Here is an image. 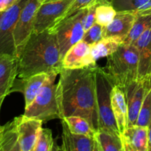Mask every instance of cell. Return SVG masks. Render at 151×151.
<instances>
[{"mask_svg":"<svg viewBox=\"0 0 151 151\" xmlns=\"http://www.w3.org/2000/svg\"><path fill=\"white\" fill-rule=\"evenodd\" d=\"M96 66L62 69L57 83L56 98L60 119L78 116L86 119L97 132L99 116L96 97Z\"/></svg>","mask_w":151,"mask_h":151,"instance_id":"cell-1","label":"cell"},{"mask_svg":"<svg viewBox=\"0 0 151 151\" xmlns=\"http://www.w3.org/2000/svg\"><path fill=\"white\" fill-rule=\"evenodd\" d=\"M18 62L19 78L39 73L60 74L63 67L55 32L49 29L32 33L18 57Z\"/></svg>","mask_w":151,"mask_h":151,"instance_id":"cell-2","label":"cell"},{"mask_svg":"<svg viewBox=\"0 0 151 151\" xmlns=\"http://www.w3.org/2000/svg\"><path fill=\"white\" fill-rule=\"evenodd\" d=\"M106 69L114 85L125 93L138 80L139 52L136 46L121 44L115 52L107 57Z\"/></svg>","mask_w":151,"mask_h":151,"instance_id":"cell-3","label":"cell"},{"mask_svg":"<svg viewBox=\"0 0 151 151\" xmlns=\"http://www.w3.org/2000/svg\"><path fill=\"white\" fill-rule=\"evenodd\" d=\"M96 97L99 116V131L121 135L116 126L111 108V91L114 83L105 69L96 66Z\"/></svg>","mask_w":151,"mask_h":151,"instance_id":"cell-4","label":"cell"},{"mask_svg":"<svg viewBox=\"0 0 151 151\" xmlns=\"http://www.w3.org/2000/svg\"><path fill=\"white\" fill-rule=\"evenodd\" d=\"M57 74H51L34 101L25 108L24 115L27 117L41 120L42 122L60 119L58 104L56 98L57 84L55 81Z\"/></svg>","mask_w":151,"mask_h":151,"instance_id":"cell-5","label":"cell"},{"mask_svg":"<svg viewBox=\"0 0 151 151\" xmlns=\"http://www.w3.org/2000/svg\"><path fill=\"white\" fill-rule=\"evenodd\" d=\"M87 11L88 7L82 9L51 28L56 33L62 60L68 50L83 38V21Z\"/></svg>","mask_w":151,"mask_h":151,"instance_id":"cell-6","label":"cell"},{"mask_svg":"<svg viewBox=\"0 0 151 151\" xmlns=\"http://www.w3.org/2000/svg\"><path fill=\"white\" fill-rule=\"evenodd\" d=\"M43 3L44 0H27L21 11L14 29V42L17 58L33 33L35 16Z\"/></svg>","mask_w":151,"mask_h":151,"instance_id":"cell-7","label":"cell"},{"mask_svg":"<svg viewBox=\"0 0 151 151\" xmlns=\"http://www.w3.org/2000/svg\"><path fill=\"white\" fill-rule=\"evenodd\" d=\"M27 0H19L2 12L0 21V53L16 56L14 29L19 15Z\"/></svg>","mask_w":151,"mask_h":151,"instance_id":"cell-8","label":"cell"},{"mask_svg":"<svg viewBox=\"0 0 151 151\" xmlns=\"http://www.w3.org/2000/svg\"><path fill=\"white\" fill-rule=\"evenodd\" d=\"M74 0H57L43 3L37 12L33 33L51 29L62 17Z\"/></svg>","mask_w":151,"mask_h":151,"instance_id":"cell-9","label":"cell"},{"mask_svg":"<svg viewBox=\"0 0 151 151\" xmlns=\"http://www.w3.org/2000/svg\"><path fill=\"white\" fill-rule=\"evenodd\" d=\"M16 131L19 135V142L22 151H33L40 133L42 129L43 122L24 115L14 119Z\"/></svg>","mask_w":151,"mask_h":151,"instance_id":"cell-10","label":"cell"},{"mask_svg":"<svg viewBox=\"0 0 151 151\" xmlns=\"http://www.w3.org/2000/svg\"><path fill=\"white\" fill-rule=\"evenodd\" d=\"M149 81L137 80L128 87L125 92L128 111V126L135 125L140 109L149 88Z\"/></svg>","mask_w":151,"mask_h":151,"instance_id":"cell-11","label":"cell"},{"mask_svg":"<svg viewBox=\"0 0 151 151\" xmlns=\"http://www.w3.org/2000/svg\"><path fill=\"white\" fill-rule=\"evenodd\" d=\"M50 75L51 74L49 73H39L27 78L16 79L10 92L20 91L23 93L25 108H27L34 101L42 87L48 81Z\"/></svg>","mask_w":151,"mask_h":151,"instance_id":"cell-12","label":"cell"},{"mask_svg":"<svg viewBox=\"0 0 151 151\" xmlns=\"http://www.w3.org/2000/svg\"><path fill=\"white\" fill-rule=\"evenodd\" d=\"M91 47L83 40L72 46L62 60V67L75 69L96 65L91 58Z\"/></svg>","mask_w":151,"mask_h":151,"instance_id":"cell-13","label":"cell"},{"mask_svg":"<svg viewBox=\"0 0 151 151\" xmlns=\"http://www.w3.org/2000/svg\"><path fill=\"white\" fill-rule=\"evenodd\" d=\"M18 58L10 54L0 53V96L5 97L10 94L18 77Z\"/></svg>","mask_w":151,"mask_h":151,"instance_id":"cell-14","label":"cell"},{"mask_svg":"<svg viewBox=\"0 0 151 151\" xmlns=\"http://www.w3.org/2000/svg\"><path fill=\"white\" fill-rule=\"evenodd\" d=\"M137 19V15L131 11H116L111 22L103 27V38H118L125 41L131 32Z\"/></svg>","mask_w":151,"mask_h":151,"instance_id":"cell-15","label":"cell"},{"mask_svg":"<svg viewBox=\"0 0 151 151\" xmlns=\"http://www.w3.org/2000/svg\"><path fill=\"white\" fill-rule=\"evenodd\" d=\"M134 45L139 52L138 80L149 81L151 76V26Z\"/></svg>","mask_w":151,"mask_h":151,"instance_id":"cell-16","label":"cell"},{"mask_svg":"<svg viewBox=\"0 0 151 151\" xmlns=\"http://www.w3.org/2000/svg\"><path fill=\"white\" fill-rule=\"evenodd\" d=\"M111 108L116 126L120 134L128 127V111L125 93L117 86H114L111 91Z\"/></svg>","mask_w":151,"mask_h":151,"instance_id":"cell-17","label":"cell"},{"mask_svg":"<svg viewBox=\"0 0 151 151\" xmlns=\"http://www.w3.org/2000/svg\"><path fill=\"white\" fill-rule=\"evenodd\" d=\"M62 147L64 151H92L94 138L72 134L62 121Z\"/></svg>","mask_w":151,"mask_h":151,"instance_id":"cell-18","label":"cell"},{"mask_svg":"<svg viewBox=\"0 0 151 151\" xmlns=\"http://www.w3.org/2000/svg\"><path fill=\"white\" fill-rule=\"evenodd\" d=\"M121 135L125 137L134 151L148 150L149 127L131 125Z\"/></svg>","mask_w":151,"mask_h":151,"instance_id":"cell-19","label":"cell"},{"mask_svg":"<svg viewBox=\"0 0 151 151\" xmlns=\"http://www.w3.org/2000/svg\"><path fill=\"white\" fill-rule=\"evenodd\" d=\"M116 11H131L137 16H151V0H112Z\"/></svg>","mask_w":151,"mask_h":151,"instance_id":"cell-20","label":"cell"},{"mask_svg":"<svg viewBox=\"0 0 151 151\" xmlns=\"http://www.w3.org/2000/svg\"><path fill=\"white\" fill-rule=\"evenodd\" d=\"M123 41L118 38H106L99 42L91 45V58L96 63L97 60L102 58L108 57L118 50Z\"/></svg>","mask_w":151,"mask_h":151,"instance_id":"cell-21","label":"cell"},{"mask_svg":"<svg viewBox=\"0 0 151 151\" xmlns=\"http://www.w3.org/2000/svg\"><path fill=\"white\" fill-rule=\"evenodd\" d=\"M100 151H124L121 135L99 131L94 135Z\"/></svg>","mask_w":151,"mask_h":151,"instance_id":"cell-22","label":"cell"},{"mask_svg":"<svg viewBox=\"0 0 151 151\" xmlns=\"http://www.w3.org/2000/svg\"><path fill=\"white\" fill-rule=\"evenodd\" d=\"M65 122L69 131L75 134L84 135L94 138L96 131L84 118L78 116H71L61 119Z\"/></svg>","mask_w":151,"mask_h":151,"instance_id":"cell-23","label":"cell"},{"mask_svg":"<svg viewBox=\"0 0 151 151\" xmlns=\"http://www.w3.org/2000/svg\"><path fill=\"white\" fill-rule=\"evenodd\" d=\"M4 125L5 128L0 140L2 151H22L14 120Z\"/></svg>","mask_w":151,"mask_h":151,"instance_id":"cell-24","label":"cell"},{"mask_svg":"<svg viewBox=\"0 0 151 151\" xmlns=\"http://www.w3.org/2000/svg\"><path fill=\"white\" fill-rule=\"evenodd\" d=\"M151 26V16H137L135 22L127 38L123 41L124 45H134L140 36Z\"/></svg>","mask_w":151,"mask_h":151,"instance_id":"cell-25","label":"cell"},{"mask_svg":"<svg viewBox=\"0 0 151 151\" xmlns=\"http://www.w3.org/2000/svg\"><path fill=\"white\" fill-rule=\"evenodd\" d=\"M116 10L111 2L106 0H97L96 7V23L106 27L114 19Z\"/></svg>","mask_w":151,"mask_h":151,"instance_id":"cell-26","label":"cell"},{"mask_svg":"<svg viewBox=\"0 0 151 151\" xmlns=\"http://www.w3.org/2000/svg\"><path fill=\"white\" fill-rule=\"evenodd\" d=\"M151 124V87L149 88L140 109L136 125L149 127Z\"/></svg>","mask_w":151,"mask_h":151,"instance_id":"cell-27","label":"cell"},{"mask_svg":"<svg viewBox=\"0 0 151 151\" xmlns=\"http://www.w3.org/2000/svg\"><path fill=\"white\" fill-rule=\"evenodd\" d=\"M54 139L52 133L48 128H42L33 151H50Z\"/></svg>","mask_w":151,"mask_h":151,"instance_id":"cell-28","label":"cell"},{"mask_svg":"<svg viewBox=\"0 0 151 151\" xmlns=\"http://www.w3.org/2000/svg\"><path fill=\"white\" fill-rule=\"evenodd\" d=\"M96 1H97V0H74V1H72V4H71V5L69 6V8H68V10L65 12L64 14L62 16V17L58 21V22L55 24V26L58 24L59 23L63 22V20H65V19H67V18L70 17L71 16H72V15H74L75 13H76L77 12L79 11V10L84 8H86V7H88L90 5H91V4H93L94 3H95Z\"/></svg>","mask_w":151,"mask_h":151,"instance_id":"cell-29","label":"cell"},{"mask_svg":"<svg viewBox=\"0 0 151 151\" xmlns=\"http://www.w3.org/2000/svg\"><path fill=\"white\" fill-rule=\"evenodd\" d=\"M103 27H104L95 23L85 32L83 40L90 45H93L99 42L103 39Z\"/></svg>","mask_w":151,"mask_h":151,"instance_id":"cell-30","label":"cell"},{"mask_svg":"<svg viewBox=\"0 0 151 151\" xmlns=\"http://www.w3.org/2000/svg\"><path fill=\"white\" fill-rule=\"evenodd\" d=\"M96 7L97 1L88 7V11L83 21V29L85 32L96 23Z\"/></svg>","mask_w":151,"mask_h":151,"instance_id":"cell-31","label":"cell"},{"mask_svg":"<svg viewBox=\"0 0 151 151\" xmlns=\"http://www.w3.org/2000/svg\"><path fill=\"white\" fill-rule=\"evenodd\" d=\"M121 137H122V144H123L124 151H134V149H133L132 147H131V146L130 145V144L128 143V142L125 139V137H124L122 135H121Z\"/></svg>","mask_w":151,"mask_h":151,"instance_id":"cell-32","label":"cell"},{"mask_svg":"<svg viewBox=\"0 0 151 151\" xmlns=\"http://www.w3.org/2000/svg\"><path fill=\"white\" fill-rule=\"evenodd\" d=\"M19 0H5L4 1V10L8 9L11 6H13L15 3H16Z\"/></svg>","mask_w":151,"mask_h":151,"instance_id":"cell-33","label":"cell"},{"mask_svg":"<svg viewBox=\"0 0 151 151\" xmlns=\"http://www.w3.org/2000/svg\"><path fill=\"white\" fill-rule=\"evenodd\" d=\"M50 151H64V150H63V148L62 146H59L57 144V142H56L55 141H54L52 146L51 150Z\"/></svg>","mask_w":151,"mask_h":151,"instance_id":"cell-34","label":"cell"},{"mask_svg":"<svg viewBox=\"0 0 151 151\" xmlns=\"http://www.w3.org/2000/svg\"><path fill=\"white\" fill-rule=\"evenodd\" d=\"M147 151H151V124L149 126V144Z\"/></svg>","mask_w":151,"mask_h":151,"instance_id":"cell-35","label":"cell"},{"mask_svg":"<svg viewBox=\"0 0 151 151\" xmlns=\"http://www.w3.org/2000/svg\"><path fill=\"white\" fill-rule=\"evenodd\" d=\"M4 1L5 0H0V12L4 11Z\"/></svg>","mask_w":151,"mask_h":151,"instance_id":"cell-36","label":"cell"},{"mask_svg":"<svg viewBox=\"0 0 151 151\" xmlns=\"http://www.w3.org/2000/svg\"><path fill=\"white\" fill-rule=\"evenodd\" d=\"M92 151H100V147H99L98 146V144H97V142L95 141V139H94V147H93Z\"/></svg>","mask_w":151,"mask_h":151,"instance_id":"cell-37","label":"cell"},{"mask_svg":"<svg viewBox=\"0 0 151 151\" xmlns=\"http://www.w3.org/2000/svg\"><path fill=\"white\" fill-rule=\"evenodd\" d=\"M4 128H5V125H3V126L0 125V140H1V137L3 135V133H4Z\"/></svg>","mask_w":151,"mask_h":151,"instance_id":"cell-38","label":"cell"},{"mask_svg":"<svg viewBox=\"0 0 151 151\" xmlns=\"http://www.w3.org/2000/svg\"><path fill=\"white\" fill-rule=\"evenodd\" d=\"M4 98H5V97H1V96H0V110H1V105H2V103H3V101H4Z\"/></svg>","mask_w":151,"mask_h":151,"instance_id":"cell-39","label":"cell"},{"mask_svg":"<svg viewBox=\"0 0 151 151\" xmlns=\"http://www.w3.org/2000/svg\"><path fill=\"white\" fill-rule=\"evenodd\" d=\"M57 1V0H44V3L49 2V1Z\"/></svg>","mask_w":151,"mask_h":151,"instance_id":"cell-40","label":"cell"},{"mask_svg":"<svg viewBox=\"0 0 151 151\" xmlns=\"http://www.w3.org/2000/svg\"><path fill=\"white\" fill-rule=\"evenodd\" d=\"M1 15H2V12H0V21H1Z\"/></svg>","mask_w":151,"mask_h":151,"instance_id":"cell-41","label":"cell"},{"mask_svg":"<svg viewBox=\"0 0 151 151\" xmlns=\"http://www.w3.org/2000/svg\"><path fill=\"white\" fill-rule=\"evenodd\" d=\"M149 83H150V87H151V76H150V80H149Z\"/></svg>","mask_w":151,"mask_h":151,"instance_id":"cell-42","label":"cell"},{"mask_svg":"<svg viewBox=\"0 0 151 151\" xmlns=\"http://www.w3.org/2000/svg\"><path fill=\"white\" fill-rule=\"evenodd\" d=\"M0 151H2V149H1V145H0Z\"/></svg>","mask_w":151,"mask_h":151,"instance_id":"cell-43","label":"cell"},{"mask_svg":"<svg viewBox=\"0 0 151 151\" xmlns=\"http://www.w3.org/2000/svg\"><path fill=\"white\" fill-rule=\"evenodd\" d=\"M106 1H109V2H111V1H112V0H106Z\"/></svg>","mask_w":151,"mask_h":151,"instance_id":"cell-44","label":"cell"}]
</instances>
